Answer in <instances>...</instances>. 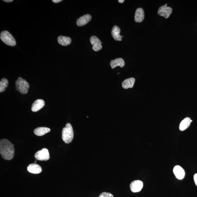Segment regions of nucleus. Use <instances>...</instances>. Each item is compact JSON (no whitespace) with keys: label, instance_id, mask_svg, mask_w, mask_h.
Instances as JSON below:
<instances>
[{"label":"nucleus","instance_id":"1","mask_svg":"<svg viewBox=\"0 0 197 197\" xmlns=\"http://www.w3.org/2000/svg\"><path fill=\"white\" fill-rule=\"evenodd\" d=\"M0 153L3 159L7 160H12L14 155V145L7 139L1 140Z\"/></svg>","mask_w":197,"mask_h":197},{"label":"nucleus","instance_id":"2","mask_svg":"<svg viewBox=\"0 0 197 197\" xmlns=\"http://www.w3.org/2000/svg\"><path fill=\"white\" fill-rule=\"evenodd\" d=\"M74 137L73 129L70 123H68L66 125L62 131V139L66 144H70L73 139Z\"/></svg>","mask_w":197,"mask_h":197},{"label":"nucleus","instance_id":"3","mask_svg":"<svg viewBox=\"0 0 197 197\" xmlns=\"http://www.w3.org/2000/svg\"><path fill=\"white\" fill-rule=\"evenodd\" d=\"M17 90L21 94H27L29 88V84L25 80L21 77H19L16 82Z\"/></svg>","mask_w":197,"mask_h":197},{"label":"nucleus","instance_id":"4","mask_svg":"<svg viewBox=\"0 0 197 197\" xmlns=\"http://www.w3.org/2000/svg\"><path fill=\"white\" fill-rule=\"evenodd\" d=\"M0 38L6 45L10 46H14L16 44V40L7 31H3L0 34Z\"/></svg>","mask_w":197,"mask_h":197},{"label":"nucleus","instance_id":"5","mask_svg":"<svg viewBox=\"0 0 197 197\" xmlns=\"http://www.w3.org/2000/svg\"><path fill=\"white\" fill-rule=\"evenodd\" d=\"M34 157L40 161H47L50 158L49 151L47 148H43L36 152Z\"/></svg>","mask_w":197,"mask_h":197},{"label":"nucleus","instance_id":"6","mask_svg":"<svg viewBox=\"0 0 197 197\" xmlns=\"http://www.w3.org/2000/svg\"><path fill=\"white\" fill-rule=\"evenodd\" d=\"M172 12L171 7H168L167 4L160 7L158 11V14L160 16L164 17L166 19L170 17Z\"/></svg>","mask_w":197,"mask_h":197},{"label":"nucleus","instance_id":"7","mask_svg":"<svg viewBox=\"0 0 197 197\" xmlns=\"http://www.w3.org/2000/svg\"><path fill=\"white\" fill-rule=\"evenodd\" d=\"M90 41L93 46L92 49L94 51H99L102 49V46L101 45L102 42L97 37L92 36L90 38Z\"/></svg>","mask_w":197,"mask_h":197},{"label":"nucleus","instance_id":"8","mask_svg":"<svg viewBox=\"0 0 197 197\" xmlns=\"http://www.w3.org/2000/svg\"><path fill=\"white\" fill-rule=\"evenodd\" d=\"M143 187V183L141 181L136 180L132 182L130 185L131 191L135 193L139 192Z\"/></svg>","mask_w":197,"mask_h":197},{"label":"nucleus","instance_id":"9","mask_svg":"<svg viewBox=\"0 0 197 197\" xmlns=\"http://www.w3.org/2000/svg\"><path fill=\"white\" fill-rule=\"evenodd\" d=\"M173 172L176 178L179 180L183 179L185 176V170L180 166H175L173 169Z\"/></svg>","mask_w":197,"mask_h":197},{"label":"nucleus","instance_id":"10","mask_svg":"<svg viewBox=\"0 0 197 197\" xmlns=\"http://www.w3.org/2000/svg\"><path fill=\"white\" fill-rule=\"evenodd\" d=\"M92 19V17L89 14H86L78 19H77V25L79 27H82L88 23Z\"/></svg>","mask_w":197,"mask_h":197},{"label":"nucleus","instance_id":"11","mask_svg":"<svg viewBox=\"0 0 197 197\" xmlns=\"http://www.w3.org/2000/svg\"><path fill=\"white\" fill-rule=\"evenodd\" d=\"M121 30L118 26L115 25L112 28L111 33L112 37L116 41H121L123 36H120Z\"/></svg>","mask_w":197,"mask_h":197},{"label":"nucleus","instance_id":"12","mask_svg":"<svg viewBox=\"0 0 197 197\" xmlns=\"http://www.w3.org/2000/svg\"><path fill=\"white\" fill-rule=\"evenodd\" d=\"M145 14L143 9L141 8H138L136 10L135 19L136 22H141L144 19Z\"/></svg>","mask_w":197,"mask_h":197},{"label":"nucleus","instance_id":"13","mask_svg":"<svg viewBox=\"0 0 197 197\" xmlns=\"http://www.w3.org/2000/svg\"><path fill=\"white\" fill-rule=\"evenodd\" d=\"M27 170L30 173L33 174H39L42 172V168L38 164H32L28 166Z\"/></svg>","mask_w":197,"mask_h":197},{"label":"nucleus","instance_id":"14","mask_svg":"<svg viewBox=\"0 0 197 197\" xmlns=\"http://www.w3.org/2000/svg\"><path fill=\"white\" fill-rule=\"evenodd\" d=\"M45 103L42 99H38L36 100L32 106V110L33 112H37L44 107Z\"/></svg>","mask_w":197,"mask_h":197},{"label":"nucleus","instance_id":"15","mask_svg":"<svg viewBox=\"0 0 197 197\" xmlns=\"http://www.w3.org/2000/svg\"><path fill=\"white\" fill-rule=\"evenodd\" d=\"M125 65V62L124 60L121 58H116L115 60H111L110 62V66L112 69H114L117 66L122 68Z\"/></svg>","mask_w":197,"mask_h":197},{"label":"nucleus","instance_id":"16","mask_svg":"<svg viewBox=\"0 0 197 197\" xmlns=\"http://www.w3.org/2000/svg\"><path fill=\"white\" fill-rule=\"evenodd\" d=\"M58 42L59 44L64 46H67L72 42L71 39L68 37L60 36L57 38Z\"/></svg>","mask_w":197,"mask_h":197},{"label":"nucleus","instance_id":"17","mask_svg":"<svg viewBox=\"0 0 197 197\" xmlns=\"http://www.w3.org/2000/svg\"><path fill=\"white\" fill-rule=\"evenodd\" d=\"M51 129L46 127H39L34 130V132L37 135L42 136L49 132Z\"/></svg>","mask_w":197,"mask_h":197},{"label":"nucleus","instance_id":"18","mask_svg":"<svg viewBox=\"0 0 197 197\" xmlns=\"http://www.w3.org/2000/svg\"><path fill=\"white\" fill-rule=\"evenodd\" d=\"M135 79L133 77L130 78L125 80L122 82V87L125 89H127L129 88H133L134 84H135Z\"/></svg>","mask_w":197,"mask_h":197},{"label":"nucleus","instance_id":"19","mask_svg":"<svg viewBox=\"0 0 197 197\" xmlns=\"http://www.w3.org/2000/svg\"><path fill=\"white\" fill-rule=\"evenodd\" d=\"M192 121L189 118H186L181 121L179 126V129L181 131H184L187 129Z\"/></svg>","mask_w":197,"mask_h":197},{"label":"nucleus","instance_id":"20","mask_svg":"<svg viewBox=\"0 0 197 197\" xmlns=\"http://www.w3.org/2000/svg\"><path fill=\"white\" fill-rule=\"evenodd\" d=\"M8 81L7 79H2L0 81V92H2L6 90V88L7 87Z\"/></svg>","mask_w":197,"mask_h":197},{"label":"nucleus","instance_id":"21","mask_svg":"<svg viewBox=\"0 0 197 197\" xmlns=\"http://www.w3.org/2000/svg\"><path fill=\"white\" fill-rule=\"evenodd\" d=\"M98 197H114L113 195L110 193L103 192Z\"/></svg>","mask_w":197,"mask_h":197},{"label":"nucleus","instance_id":"22","mask_svg":"<svg viewBox=\"0 0 197 197\" xmlns=\"http://www.w3.org/2000/svg\"><path fill=\"white\" fill-rule=\"evenodd\" d=\"M194 181L197 187V174H195L194 176Z\"/></svg>","mask_w":197,"mask_h":197},{"label":"nucleus","instance_id":"23","mask_svg":"<svg viewBox=\"0 0 197 197\" xmlns=\"http://www.w3.org/2000/svg\"><path fill=\"white\" fill-rule=\"evenodd\" d=\"M52 2L55 3H58L62 1V0H52Z\"/></svg>","mask_w":197,"mask_h":197},{"label":"nucleus","instance_id":"24","mask_svg":"<svg viewBox=\"0 0 197 197\" xmlns=\"http://www.w3.org/2000/svg\"><path fill=\"white\" fill-rule=\"evenodd\" d=\"M4 2H12V0H3Z\"/></svg>","mask_w":197,"mask_h":197},{"label":"nucleus","instance_id":"25","mask_svg":"<svg viewBox=\"0 0 197 197\" xmlns=\"http://www.w3.org/2000/svg\"><path fill=\"white\" fill-rule=\"evenodd\" d=\"M124 2V0H119L118 2L120 3H123Z\"/></svg>","mask_w":197,"mask_h":197}]
</instances>
